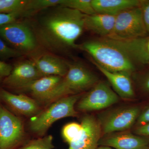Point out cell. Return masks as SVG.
<instances>
[{
  "label": "cell",
  "mask_w": 149,
  "mask_h": 149,
  "mask_svg": "<svg viewBox=\"0 0 149 149\" xmlns=\"http://www.w3.org/2000/svg\"></svg>",
  "instance_id": "34"
},
{
  "label": "cell",
  "mask_w": 149,
  "mask_h": 149,
  "mask_svg": "<svg viewBox=\"0 0 149 149\" xmlns=\"http://www.w3.org/2000/svg\"><path fill=\"white\" fill-rule=\"evenodd\" d=\"M76 49L87 52L94 62L109 71L131 73L136 68V63L127 52L109 38L86 41L77 45Z\"/></svg>",
  "instance_id": "2"
},
{
  "label": "cell",
  "mask_w": 149,
  "mask_h": 149,
  "mask_svg": "<svg viewBox=\"0 0 149 149\" xmlns=\"http://www.w3.org/2000/svg\"><path fill=\"white\" fill-rule=\"evenodd\" d=\"M62 1V0H29L25 11L28 17L32 16L40 11L60 5Z\"/></svg>",
  "instance_id": "21"
},
{
  "label": "cell",
  "mask_w": 149,
  "mask_h": 149,
  "mask_svg": "<svg viewBox=\"0 0 149 149\" xmlns=\"http://www.w3.org/2000/svg\"><path fill=\"white\" fill-rule=\"evenodd\" d=\"M116 16L96 13L85 15V29L100 35L102 38H107L111 35L114 28Z\"/></svg>",
  "instance_id": "18"
},
{
  "label": "cell",
  "mask_w": 149,
  "mask_h": 149,
  "mask_svg": "<svg viewBox=\"0 0 149 149\" xmlns=\"http://www.w3.org/2000/svg\"><path fill=\"white\" fill-rule=\"evenodd\" d=\"M60 5L75 10L86 15L96 13L92 0H62Z\"/></svg>",
  "instance_id": "22"
},
{
  "label": "cell",
  "mask_w": 149,
  "mask_h": 149,
  "mask_svg": "<svg viewBox=\"0 0 149 149\" xmlns=\"http://www.w3.org/2000/svg\"><path fill=\"white\" fill-rule=\"evenodd\" d=\"M147 30L140 6L123 11L116 16L114 28L109 39L128 40L145 37Z\"/></svg>",
  "instance_id": "5"
},
{
  "label": "cell",
  "mask_w": 149,
  "mask_h": 149,
  "mask_svg": "<svg viewBox=\"0 0 149 149\" xmlns=\"http://www.w3.org/2000/svg\"><path fill=\"white\" fill-rule=\"evenodd\" d=\"M34 15L27 23L39 46L56 54L76 48L75 42L85 29L86 15L58 5L40 11Z\"/></svg>",
  "instance_id": "1"
},
{
  "label": "cell",
  "mask_w": 149,
  "mask_h": 149,
  "mask_svg": "<svg viewBox=\"0 0 149 149\" xmlns=\"http://www.w3.org/2000/svg\"><path fill=\"white\" fill-rule=\"evenodd\" d=\"M96 13L116 16L123 11L140 6L141 0H92Z\"/></svg>",
  "instance_id": "19"
},
{
  "label": "cell",
  "mask_w": 149,
  "mask_h": 149,
  "mask_svg": "<svg viewBox=\"0 0 149 149\" xmlns=\"http://www.w3.org/2000/svg\"><path fill=\"white\" fill-rule=\"evenodd\" d=\"M42 77L33 61L24 60L15 64L10 74L2 82L8 88L20 90Z\"/></svg>",
  "instance_id": "10"
},
{
  "label": "cell",
  "mask_w": 149,
  "mask_h": 149,
  "mask_svg": "<svg viewBox=\"0 0 149 149\" xmlns=\"http://www.w3.org/2000/svg\"><path fill=\"white\" fill-rule=\"evenodd\" d=\"M95 149H114L111 147L105 146H101L97 147Z\"/></svg>",
  "instance_id": "32"
},
{
  "label": "cell",
  "mask_w": 149,
  "mask_h": 149,
  "mask_svg": "<svg viewBox=\"0 0 149 149\" xmlns=\"http://www.w3.org/2000/svg\"><path fill=\"white\" fill-rule=\"evenodd\" d=\"M27 17L26 14L23 13H17L8 14L0 13V27L17 21L20 17Z\"/></svg>",
  "instance_id": "26"
},
{
  "label": "cell",
  "mask_w": 149,
  "mask_h": 149,
  "mask_svg": "<svg viewBox=\"0 0 149 149\" xmlns=\"http://www.w3.org/2000/svg\"><path fill=\"white\" fill-rule=\"evenodd\" d=\"M62 78L58 76L40 77L20 90L28 92L37 100L46 102L51 93Z\"/></svg>",
  "instance_id": "17"
},
{
  "label": "cell",
  "mask_w": 149,
  "mask_h": 149,
  "mask_svg": "<svg viewBox=\"0 0 149 149\" xmlns=\"http://www.w3.org/2000/svg\"><path fill=\"white\" fill-rule=\"evenodd\" d=\"M138 122L142 124L149 123V107L145 111L138 117Z\"/></svg>",
  "instance_id": "30"
},
{
  "label": "cell",
  "mask_w": 149,
  "mask_h": 149,
  "mask_svg": "<svg viewBox=\"0 0 149 149\" xmlns=\"http://www.w3.org/2000/svg\"><path fill=\"white\" fill-rule=\"evenodd\" d=\"M135 133L142 136H149V123L139 126Z\"/></svg>",
  "instance_id": "29"
},
{
  "label": "cell",
  "mask_w": 149,
  "mask_h": 149,
  "mask_svg": "<svg viewBox=\"0 0 149 149\" xmlns=\"http://www.w3.org/2000/svg\"><path fill=\"white\" fill-rule=\"evenodd\" d=\"M13 67L0 60V82H3L5 78L10 74Z\"/></svg>",
  "instance_id": "28"
},
{
  "label": "cell",
  "mask_w": 149,
  "mask_h": 149,
  "mask_svg": "<svg viewBox=\"0 0 149 149\" xmlns=\"http://www.w3.org/2000/svg\"><path fill=\"white\" fill-rule=\"evenodd\" d=\"M118 101V96L107 83L99 82L80 100L77 109L83 111L99 110L111 106Z\"/></svg>",
  "instance_id": "8"
},
{
  "label": "cell",
  "mask_w": 149,
  "mask_h": 149,
  "mask_svg": "<svg viewBox=\"0 0 149 149\" xmlns=\"http://www.w3.org/2000/svg\"><path fill=\"white\" fill-rule=\"evenodd\" d=\"M82 125L77 123H70L65 125L62 131L63 137L70 144L79 137L82 132Z\"/></svg>",
  "instance_id": "23"
},
{
  "label": "cell",
  "mask_w": 149,
  "mask_h": 149,
  "mask_svg": "<svg viewBox=\"0 0 149 149\" xmlns=\"http://www.w3.org/2000/svg\"><path fill=\"white\" fill-rule=\"evenodd\" d=\"M53 138L51 135L35 139L19 149H53Z\"/></svg>",
  "instance_id": "24"
},
{
  "label": "cell",
  "mask_w": 149,
  "mask_h": 149,
  "mask_svg": "<svg viewBox=\"0 0 149 149\" xmlns=\"http://www.w3.org/2000/svg\"><path fill=\"white\" fill-rule=\"evenodd\" d=\"M98 145L114 149H146L149 148V139L131 133H118L100 139Z\"/></svg>",
  "instance_id": "13"
},
{
  "label": "cell",
  "mask_w": 149,
  "mask_h": 149,
  "mask_svg": "<svg viewBox=\"0 0 149 149\" xmlns=\"http://www.w3.org/2000/svg\"><path fill=\"white\" fill-rule=\"evenodd\" d=\"M81 124L82 132L69 144L68 149H95L101 136V123L94 116L87 115L83 118Z\"/></svg>",
  "instance_id": "9"
},
{
  "label": "cell",
  "mask_w": 149,
  "mask_h": 149,
  "mask_svg": "<svg viewBox=\"0 0 149 149\" xmlns=\"http://www.w3.org/2000/svg\"><path fill=\"white\" fill-rule=\"evenodd\" d=\"M94 63L97 69L107 77L118 95L123 99L133 98L135 93L130 77V73L111 72L103 68L94 62Z\"/></svg>",
  "instance_id": "15"
},
{
  "label": "cell",
  "mask_w": 149,
  "mask_h": 149,
  "mask_svg": "<svg viewBox=\"0 0 149 149\" xmlns=\"http://www.w3.org/2000/svg\"><path fill=\"white\" fill-rule=\"evenodd\" d=\"M140 7L147 32H149V0L141 1Z\"/></svg>",
  "instance_id": "27"
},
{
  "label": "cell",
  "mask_w": 149,
  "mask_h": 149,
  "mask_svg": "<svg viewBox=\"0 0 149 149\" xmlns=\"http://www.w3.org/2000/svg\"><path fill=\"white\" fill-rule=\"evenodd\" d=\"M0 38L10 47L23 54L33 53L39 47L27 22L16 21L1 26Z\"/></svg>",
  "instance_id": "6"
},
{
  "label": "cell",
  "mask_w": 149,
  "mask_h": 149,
  "mask_svg": "<svg viewBox=\"0 0 149 149\" xmlns=\"http://www.w3.org/2000/svg\"><path fill=\"white\" fill-rule=\"evenodd\" d=\"M29 0H0V13L13 14L23 13L26 14V6Z\"/></svg>",
  "instance_id": "20"
},
{
  "label": "cell",
  "mask_w": 149,
  "mask_h": 149,
  "mask_svg": "<svg viewBox=\"0 0 149 149\" xmlns=\"http://www.w3.org/2000/svg\"><path fill=\"white\" fill-rule=\"evenodd\" d=\"M24 136L22 120L0 104V149L15 148Z\"/></svg>",
  "instance_id": "7"
},
{
  "label": "cell",
  "mask_w": 149,
  "mask_h": 149,
  "mask_svg": "<svg viewBox=\"0 0 149 149\" xmlns=\"http://www.w3.org/2000/svg\"><path fill=\"white\" fill-rule=\"evenodd\" d=\"M146 149H149V148H148Z\"/></svg>",
  "instance_id": "33"
},
{
  "label": "cell",
  "mask_w": 149,
  "mask_h": 149,
  "mask_svg": "<svg viewBox=\"0 0 149 149\" xmlns=\"http://www.w3.org/2000/svg\"><path fill=\"white\" fill-rule=\"evenodd\" d=\"M97 81L95 75L83 65L79 63H69L66 74L51 93L46 103L53 102L69 95H77L95 86Z\"/></svg>",
  "instance_id": "3"
},
{
  "label": "cell",
  "mask_w": 149,
  "mask_h": 149,
  "mask_svg": "<svg viewBox=\"0 0 149 149\" xmlns=\"http://www.w3.org/2000/svg\"><path fill=\"white\" fill-rule=\"evenodd\" d=\"M0 100L14 111L27 116L34 117L41 112L37 100L23 95H17L0 87Z\"/></svg>",
  "instance_id": "12"
},
{
  "label": "cell",
  "mask_w": 149,
  "mask_h": 149,
  "mask_svg": "<svg viewBox=\"0 0 149 149\" xmlns=\"http://www.w3.org/2000/svg\"><path fill=\"white\" fill-rule=\"evenodd\" d=\"M79 95L65 96L54 102L47 108L31 118L29 128L33 133L42 136L57 120L68 117H76L78 113L74 105Z\"/></svg>",
  "instance_id": "4"
},
{
  "label": "cell",
  "mask_w": 149,
  "mask_h": 149,
  "mask_svg": "<svg viewBox=\"0 0 149 149\" xmlns=\"http://www.w3.org/2000/svg\"><path fill=\"white\" fill-rule=\"evenodd\" d=\"M144 87L146 90L149 91V74L145 80L144 83Z\"/></svg>",
  "instance_id": "31"
},
{
  "label": "cell",
  "mask_w": 149,
  "mask_h": 149,
  "mask_svg": "<svg viewBox=\"0 0 149 149\" xmlns=\"http://www.w3.org/2000/svg\"><path fill=\"white\" fill-rule=\"evenodd\" d=\"M114 40L127 52L135 63L149 65V37Z\"/></svg>",
  "instance_id": "16"
},
{
  "label": "cell",
  "mask_w": 149,
  "mask_h": 149,
  "mask_svg": "<svg viewBox=\"0 0 149 149\" xmlns=\"http://www.w3.org/2000/svg\"><path fill=\"white\" fill-rule=\"evenodd\" d=\"M23 55L21 53L9 46L0 38V59L3 60L20 57Z\"/></svg>",
  "instance_id": "25"
},
{
  "label": "cell",
  "mask_w": 149,
  "mask_h": 149,
  "mask_svg": "<svg viewBox=\"0 0 149 149\" xmlns=\"http://www.w3.org/2000/svg\"><path fill=\"white\" fill-rule=\"evenodd\" d=\"M42 77L58 76L64 77L68 69V63L53 54H46L32 60Z\"/></svg>",
  "instance_id": "14"
},
{
  "label": "cell",
  "mask_w": 149,
  "mask_h": 149,
  "mask_svg": "<svg viewBox=\"0 0 149 149\" xmlns=\"http://www.w3.org/2000/svg\"><path fill=\"white\" fill-rule=\"evenodd\" d=\"M140 109L137 107H130L112 113L101 125L102 131L105 134L130 128L139 117Z\"/></svg>",
  "instance_id": "11"
}]
</instances>
